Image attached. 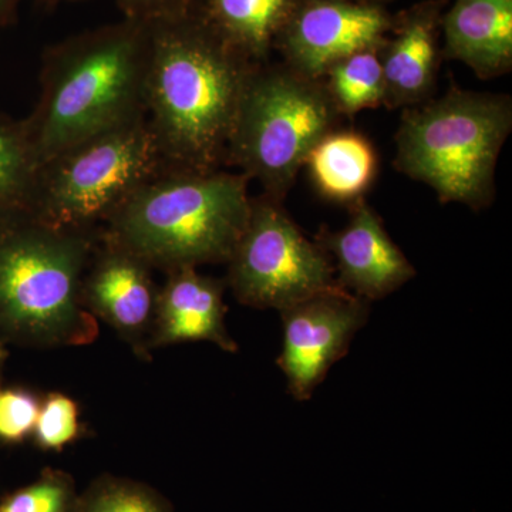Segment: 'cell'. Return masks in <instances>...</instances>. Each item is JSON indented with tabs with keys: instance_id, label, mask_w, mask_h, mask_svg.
Masks as SVG:
<instances>
[{
	"instance_id": "obj_1",
	"label": "cell",
	"mask_w": 512,
	"mask_h": 512,
	"mask_svg": "<svg viewBox=\"0 0 512 512\" xmlns=\"http://www.w3.org/2000/svg\"><path fill=\"white\" fill-rule=\"evenodd\" d=\"M254 64L190 12L148 25L146 119L165 168L227 165L229 136Z\"/></svg>"
},
{
	"instance_id": "obj_2",
	"label": "cell",
	"mask_w": 512,
	"mask_h": 512,
	"mask_svg": "<svg viewBox=\"0 0 512 512\" xmlns=\"http://www.w3.org/2000/svg\"><path fill=\"white\" fill-rule=\"evenodd\" d=\"M148 25H124L69 40L50 50L40 96L26 117L40 164L111 128L146 116Z\"/></svg>"
},
{
	"instance_id": "obj_3",
	"label": "cell",
	"mask_w": 512,
	"mask_h": 512,
	"mask_svg": "<svg viewBox=\"0 0 512 512\" xmlns=\"http://www.w3.org/2000/svg\"><path fill=\"white\" fill-rule=\"evenodd\" d=\"M251 180L231 171L163 168L103 225L100 237L165 274L227 264L251 210Z\"/></svg>"
},
{
	"instance_id": "obj_4",
	"label": "cell",
	"mask_w": 512,
	"mask_h": 512,
	"mask_svg": "<svg viewBox=\"0 0 512 512\" xmlns=\"http://www.w3.org/2000/svg\"><path fill=\"white\" fill-rule=\"evenodd\" d=\"M97 232L49 227L30 217L0 224V340L35 348L89 345L99 325L82 282Z\"/></svg>"
},
{
	"instance_id": "obj_5",
	"label": "cell",
	"mask_w": 512,
	"mask_h": 512,
	"mask_svg": "<svg viewBox=\"0 0 512 512\" xmlns=\"http://www.w3.org/2000/svg\"><path fill=\"white\" fill-rule=\"evenodd\" d=\"M511 131L508 94L451 87L439 99L403 110L394 167L430 187L443 204L484 210L495 200L498 157Z\"/></svg>"
},
{
	"instance_id": "obj_6",
	"label": "cell",
	"mask_w": 512,
	"mask_h": 512,
	"mask_svg": "<svg viewBox=\"0 0 512 512\" xmlns=\"http://www.w3.org/2000/svg\"><path fill=\"white\" fill-rule=\"evenodd\" d=\"M340 120L322 80L284 62L256 63L239 100L227 165L258 181L262 194L284 201L312 148Z\"/></svg>"
},
{
	"instance_id": "obj_7",
	"label": "cell",
	"mask_w": 512,
	"mask_h": 512,
	"mask_svg": "<svg viewBox=\"0 0 512 512\" xmlns=\"http://www.w3.org/2000/svg\"><path fill=\"white\" fill-rule=\"evenodd\" d=\"M164 167L146 116L111 128L40 164L30 218L67 231L97 232Z\"/></svg>"
},
{
	"instance_id": "obj_8",
	"label": "cell",
	"mask_w": 512,
	"mask_h": 512,
	"mask_svg": "<svg viewBox=\"0 0 512 512\" xmlns=\"http://www.w3.org/2000/svg\"><path fill=\"white\" fill-rule=\"evenodd\" d=\"M227 286L242 305L282 309L342 291L325 249L289 217L284 201L251 198L247 224L229 256Z\"/></svg>"
},
{
	"instance_id": "obj_9",
	"label": "cell",
	"mask_w": 512,
	"mask_h": 512,
	"mask_svg": "<svg viewBox=\"0 0 512 512\" xmlns=\"http://www.w3.org/2000/svg\"><path fill=\"white\" fill-rule=\"evenodd\" d=\"M284 346L278 366L288 392L306 402L328 376L330 367L348 355L350 343L370 315V302L342 291L322 293L279 311Z\"/></svg>"
},
{
	"instance_id": "obj_10",
	"label": "cell",
	"mask_w": 512,
	"mask_h": 512,
	"mask_svg": "<svg viewBox=\"0 0 512 512\" xmlns=\"http://www.w3.org/2000/svg\"><path fill=\"white\" fill-rule=\"evenodd\" d=\"M390 28L389 16L375 3L308 0L293 13L276 47L286 66L320 80L339 60L380 49Z\"/></svg>"
},
{
	"instance_id": "obj_11",
	"label": "cell",
	"mask_w": 512,
	"mask_h": 512,
	"mask_svg": "<svg viewBox=\"0 0 512 512\" xmlns=\"http://www.w3.org/2000/svg\"><path fill=\"white\" fill-rule=\"evenodd\" d=\"M100 241L83 276L84 308L116 330L140 359H148L160 291L153 268L133 252Z\"/></svg>"
},
{
	"instance_id": "obj_12",
	"label": "cell",
	"mask_w": 512,
	"mask_h": 512,
	"mask_svg": "<svg viewBox=\"0 0 512 512\" xmlns=\"http://www.w3.org/2000/svg\"><path fill=\"white\" fill-rule=\"evenodd\" d=\"M349 212L345 227L320 229L316 242L329 255L342 288L367 302L379 301L412 281L417 271L366 197L350 204Z\"/></svg>"
},
{
	"instance_id": "obj_13",
	"label": "cell",
	"mask_w": 512,
	"mask_h": 512,
	"mask_svg": "<svg viewBox=\"0 0 512 512\" xmlns=\"http://www.w3.org/2000/svg\"><path fill=\"white\" fill-rule=\"evenodd\" d=\"M225 279L202 275L194 266L167 272L158 291L151 349L185 342H211L228 353L238 345L225 326Z\"/></svg>"
},
{
	"instance_id": "obj_14",
	"label": "cell",
	"mask_w": 512,
	"mask_h": 512,
	"mask_svg": "<svg viewBox=\"0 0 512 512\" xmlns=\"http://www.w3.org/2000/svg\"><path fill=\"white\" fill-rule=\"evenodd\" d=\"M384 103L389 110L409 109L433 97L440 69L437 13L424 6L403 20L392 42L379 49Z\"/></svg>"
},
{
	"instance_id": "obj_15",
	"label": "cell",
	"mask_w": 512,
	"mask_h": 512,
	"mask_svg": "<svg viewBox=\"0 0 512 512\" xmlns=\"http://www.w3.org/2000/svg\"><path fill=\"white\" fill-rule=\"evenodd\" d=\"M444 55L470 67L480 80L512 69V0H454L443 20Z\"/></svg>"
},
{
	"instance_id": "obj_16",
	"label": "cell",
	"mask_w": 512,
	"mask_h": 512,
	"mask_svg": "<svg viewBox=\"0 0 512 512\" xmlns=\"http://www.w3.org/2000/svg\"><path fill=\"white\" fill-rule=\"evenodd\" d=\"M302 0H204L197 16L222 42L251 63L268 62Z\"/></svg>"
},
{
	"instance_id": "obj_17",
	"label": "cell",
	"mask_w": 512,
	"mask_h": 512,
	"mask_svg": "<svg viewBox=\"0 0 512 512\" xmlns=\"http://www.w3.org/2000/svg\"><path fill=\"white\" fill-rule=\"evenodd\" d=\"M305 167L319 195L350 205L365 198L375 183L379 158L372 141L362 133L335 128L312 148Z\"/></svg>"
},
{
	"instance_id": "obj_18",
	"label": "cell",
	"mask_w": 512,
	"mask_h": 512,
	"mask_svg": "<svg viewBox=\"0 0 512 512\" xmlns=\"http://www.w3.org/2000/svg\"><path fill=\"white\" fill-rule=\"evenodd\" d=\"M39 168L25 119L0 111V224L30 217Z\"/></svg>"
},
{
	"instance_id": "obj_19",
	"label": "cell",
	"mask_w": 512,
	"mask_h": 512,
	"mask_svg": "<svg viewBox=\"0 0 512 512\" xmlns=\"http://www.w3.org/2000/svg\"><path fill=\"white\" fill-rule=\"evenodd\" d=\"M320 80L342 117L383 106L384 77L379 49L362 50L339 60Z\"/></svg>"
},
{
	"instance_id": "obj_20",
	"label": "cell",
	"mask_w": 512,
	"mask_h": 512,
	"mask_svg": "<svg viewBox=\"0 0 512 512\" xmlns=\"http://www.w3.org/2000/svg\"><path fill=\"white\" fill-rule=\"evenodd\" d=\"M79 512H174L160 491L133 478L101 474L80 494Z\"/></svg>"
},
{
	"instance_id": "obj_21",
	"label": "cell",
	"mask_w": 512,
	"mask_h": 512,
	"mask_svg": "<svg viewBox=\"0 0 512 512\" xmlns=\"http://www.w3.org/2000/svg\"><path fill=\"white\" fill-rule=\"evenodd\" d=\"M80 493L72 474L43 468L33 483L0 497V512H79Z\"/></svg>"
},
{
	"instance_id": "obj_22",
	"label": "cell",
	"mask_w": 512,
	"mask_h": 512,
	"mask_svg": "<svg viewBox=\"0 0 512 512\" xmlns=\"http://www.w3.org/2000/svg\"><path fill=\"white\" fill-rule=\"evenodd\" d=\"M83 436L80 407L73 397L60 392L43 397L32 436L39 450L60 453Z\"/></svg>"
},
{
	"instance_id": "obj_23",
	"label": "cell",
	"mask_w": 512,
	"mask_h": 512,
	"mask_svg": "<svg viewBox=\"0 0 512 512\" xmlns=\"http://www.w3.org/2000/svg\"><path fill=\"white\" fill-rule=\"evenodd\" d=\"M42 399L22 386L0 384V444L20 446L32 439Z\"/></svg>"
},
{
	"instance_id": "obj_24",
	"label": "cell",
	"mask_w": 512,
	"mask_h": 512,
	"mask_svg": "<svg viewBox=\"0 0 512 512\" xmlns=\"http://www.w3.org/2000/svg\"><path fill=\"white\" fill-rule=\"evenodd\" d=\"M128 18L151 25L190 12L191 0H120Z\"/></svg>"
},
{
	"instance_id": "obj_25",
	"label": "cell",
	"mask_w": 512,
	"mask_h": 512,
	"mask_svg": "<svg viewBox=\"0 0 512 512\" xmlns=\"http://www.w3.org/2000/svg\"><path fill=\"white\" fill-rule=\"evenodd\" d=\"M19 2L20 0H0V26L12 19Z\"/></svg>"
},
{
	"instance_id": "obj_26",
	"label": "cell",
	"mask_w": 512,
	"mask_h": 512,
	"mask_svg": "<svg viewBox=\"0 0 512 512\" xmlns=\"http://www.w3.org/2000/svg\"><path fill=\"white\" fill-rule=\"evenodd\" d=\"M6 359H8V349L5 343L0 340V384H2L3 369H5Z\"/></svg>"
},
{
	"instance_id": "obj_27",
	"label": "cell",
	"mask_w": 512,
	"mask_h": 512,
	"mask_svg": "<svg viewBox=\"0 0 512 512\" xmlns=\"http://www.w3.org/2000/svg\"><path fill=\"white\" fill-rule=\"evenodd\" d=\"M356 2H367V3H373V0H356Z\"/></svg>"
}]
</instances>
